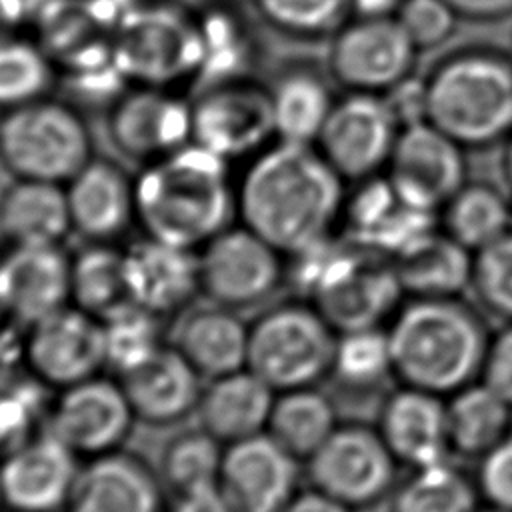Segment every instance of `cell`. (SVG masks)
<instances>
[{"label": "cell", "instance_id": "16", "mask_svg": "<svg viewBox=\"0 0 512 512\" xmlns=\"http://www.w3.org/2000/svg\"><path fill=\"white\" fill-rule=\"evenodd\" d=\"M300 464L262 432L224 446L216 486L232 512H282L298 492Z\"/></svg>", "mask_w": 512, "mask_h": 512}, {"label": "cell", "instance_id": "45", "mask_svg": "<svg viewBox=\"0 0 512 512\" xmlns=\"http://www.w3.org/2000/svg\"><path fill=\"white\" fill-rule=\"evenodd\" d=\"M480 380L512 406V322L490 336Z\"/></svg>", "mask_w": 512, "mask_h": 512}, {"label": "cell", "instance_id": "30", "mask_svg": "<svg viewBox=\"0 0 512 512\" xmlns=\"http://www.w3.org/2000/svg\"><path fill=\"white\" fill-rule=\"evenodd\" d=\"M70 304L104 322L132 306L124 248L116 242H86L70 260Z\"/></svg>", "mask_w": 512, "mask_h": 512}, {"label": "cell", "instance_id": "10", "mask_svg": "<svg viewBox=\"0 0 512 512\" xmlns=\"http://www.w3.org/2000/svg\"><path fill=\"white\" fill-rule=\"evenodd\" d=\"M418 48L396 18H350L332 36L330 78L346 92L386 94L412 76Z\"/></svg>", "mask_w": 512, "mask_h": 512}, {"label": "cell", "instance_id": "21", "mask_svg": "<svg viewBox=\"0 0 512 512\" xmlns=\"http://www.w3.org/2000/svg\"><path fill=\"white\" fill-rule=\"evenodd\" d=\"M70 260L62 246H8L0 258V306L32 324L70 304Z\"/></svg>", "mask_w": 512, "mask_h": 512}, {"label": "cell", "instance_id": "46", "mask_svg": "<svg viewBox=\"0 0 512 512\" xmlns=\"http://www.w3.org/2000/svg\"><path fill=\"white\" fill-rule=\"evenodd\" d=\"M166 512H232V508L214 484L176 494Z\"/></svg>", "mask_w": 512, "mask_h": 512}, {"label": "cell", "instance_id": "17", "mask_svg": "<svg viewBox=\"0 0 512 512\" xmlns=\"http://www.w3.org/2000/svg\"><path fill=\"white\" fill-rule=\"evenodd\" d=\"M356 184V190L344 198L340 218L350 242L394 258L434 230L436 212L404 200L386 172Z\"/></svg>", "mask_w": 512, "mask_h": 512}, {"label": "cell", "instance_id": "20", "mask_svg": "<svg viewBox=\"0 0 512 512\" xmlns=\"http://www.w3.org/2000/svg\"><path fill=\"white\" fill-rule=\"evenodd\" d=\"M72 232L84 242H116L136 224V188L118 162L92 156L66 184Z\"/></svg>", "mask_w": 512, "mask_h": 512}, {"label": "cell", "instance_id": "52", "mask_svg": "<svg viewBox=\"0 0 512 512\" xmlns=\"http://www.w3.org/2000/svg\"><path fill=\"white\" fill-rule=\"evenodd\" d=\"M476 512H504V510H498V508H490V506H484V508H478Z\"/></svg>", "mask_w": 512, "mask_h": 512}, {"label": "cell", "instance_id": "28", "mask_svg": "<svg viewBox=\"0 0 512 512\" xmlns=\"http://www.w3.org/2000/svg\"><path fill=\"white\" fill-rule=\"evenodd\" d=\"M72 232L64 184L12 178L0 192L6 246H62Z\"/></svg>", "mask_w": 512, "mask_h": 512}, {"label": "cell", "instance_id": "33", "mask_svg": "<svg viewBox=\"0 0 512 512\" xmlns=\"http://www.w3.org/2000/svg\"><path fill=\"white\" fill-rule=\"evenodd\" d=\"M338 410L318 386L276 392L266 434L302 464L338 428Z\"/></svg>", "mask_w": 512, "mask_h": 512}, {"label": "cell", "instance_id": "39", "mask_svg": "<svg viewBox=\"0 0 512 512\" xmlns=\"http://www.w3.org/2000/svg\"><path fill=\"white\" fill-rule=\"evenodd\" d=\"M258 18L294 40L330 38L352 18V0H252Z\"/></svg>", "mask_w": 512, "mask_h": 512}, {"label": "cell", "instance_id": "11", "mask_svg": "<svg viewBox=\"0 0 512 512\" xmlns=\"http://www.w3.org/2000/svg\"><path fill=\"white\" fill-rule=\"evenodd\" d=\"M400 128L384 94L346 92L314 146L344 182H360L386 172Z\"/></svg>", "mask_w": 512, "mask_h": 512}, {"label": "cell", "instance_id": "15", "mask_svg": "<svg viewBox=\"0 0 512 512\" xmlns=\"http://www.w3.org/2000/svg\"><path fill=\"white\" fill-rule=\"evenodd\" d=\"M464 146L428 120L400 128L386 174L410 204L440 212L468 182Z\"/></svg>", "mask_w": 512, "mask_h": 512}, {"label": "cell", "instance_id": "27", "mask_svg": "<svg viewBox=\"0 0 512 512\" xmlns=\"http://www.w3.org/2000/svg\"><path fill=\"white\" fill-rule=\"evenodd\" d=\"M328 70L310 62L284 64L268 82L276 140L314 144L336 104Z\"/></svg>", "mask_w": 512, "mask_h": 512}, {"label": "cell", "instance_id": "53", "mask_svg": "<svg viewBox=\"0 0 512 512\" xmlns=\"http://www.w3.org/2000/svg\"><path fill=\"white\" fill-rule=\"evenodd\" d=\"M0 512H22V510H14V508H6V506H2V508H0Z\"/></svg>", "mask_w": 512, "mask_h": 512}, {"label": "cell", "instance_id": "19", "mask_svg": "<svg viewBox=\"0 0 512 512\" xmlns=\"http://www.w3.org/2000/svg\"><path fill=\"white\" fill-rule=\"evenodd\" d=\"M164 490L158 470L122 448L82 460L62 512H166Z\"/></svg>", "mask_w": 512, "mask_h": 512}, {"label": "cell", "instance_id": "34", "mask_svg": "<svg viewBox=\"0 0 512 512\" xmlns=\"http://www.w3.org/2000/svg\"><path fill=\"white\" fill-rule=\"evenodd\" d=\"M442 232L472 254L512 230V198L488 182H466L440 210Z\"/></svg>", "mask_w": 512, "mask_h": 512}, {"label": "cell", "instance_id": "29", "mask_svg": "<svg viewBox=\"0 0 512 512\" xmlns=\"http://www.w3.org/2000/svg\"><path fill=\"white\" fill-rule=\"evenodd\" d=\"M474 254L444 232H428L394 256L402 292L410 296H458L472 280Z\"/></svg>", "mask_w": 512, "mask_h": 512}, {"label": "cell", "instance_id": "25", "mask_svg": "<svg viewBox=\"0 0 512 512\" xmlns=\"http://www.w3.org/2000/svg\"><path fill=\"white\" fill-rule=\"evenodd\" d=\"M276 390L250 368L210 378L196 406L198 426L224 446L266 432Z\"/></svg>", "mask_w": 512, "mask_h": 512}, {"label": "cell", "instance_id": "51", "mask_svg": "<svg viewBox=\"0 0 512 512\" xmlns=\"http://www.w3.org/2000/svg\"><path fill=\"white\" fill-rule=\"evenodd\" d=\"M502 172H504V180L508 184V194L512 198V136L508 138L504 156H502Z\"/></svg>", "mask_w": 512, "mask_h": 512}, {"label": "cell", "instance_id": "47", "mask_svg": "<svg viewBox=\"0 0 512 512\" xmlns=\"http://www.w3.org/2000/svg\"><path fill=\"white\" fill-rule=\"evenodd\" d=\"M458 18L494 22L512 14V0H444Z\"/></svg>", "mask_w": 512, "mask_h": 512}, {"label": "cell", "instance_id": "22", "mask_svg": "<svg viewBox=\"0 0 512 512\" xmlns=\"http://www.w3.org/2000/svg\"><path fill=\"white\" fill-rule=\"evenodd\" d=\"M124 256L128 290L136 306L170 318L182 314L200 294L196 250L142 234L124 248Z\"/></svg>", "mask_w": 512, "mask_h": 512}, {"label": "cell", "instance_id": "6", "mask_svg": "<svg viewBox=\"0 0 512 512\" xmlns=\"http://www.w3.org/2000/svg\"><path fill=\"white\" fill-rule=\"evenodd\" d=\"M336 336L312 302L274 304L250 322L246 368L276 392L318 386L330 376Z\"/></svg>", "mask_w": 512, "mask_h": 512}, {"label": "cell", "instance_id": "4", "mask_svg": "<svg viewBox=\"0 0 512 512\" xmlns=\"http://www.w3.org/2000/svg\"><path fill=\"white\" fill-rule=\"evenodd\" d=\"M426 120L464 148L512 136V58L492 48H464L424 78Z\"/></svg>", "mask_w": 512, "mask_h": 512}, {"label": "cell", "instance_id": "49", "mask_svg": "<svg viewBox=\"0 0 512 512\" xmlns=\"http://www.w3.org/2000/svg\"><path fill=\"white\" fill-rule=\"evenodd\" d=\"M18 364H22V338L14 336L8 316L0 314V388L14 380Z\"/></svg>", "mask_w": 512, "mask_h": 512}, {"label": "cell", "instance_id": "50", "mask_svg": "<svg viewBox=\"0 0 512 512\" xmlns=\"http://www.w3.org/2000/svg\"><path fill=\"white\" fill-rule=\"evenodd\" d=\"M404 0H352L354 18H394Z\"/></svg>", "mask_w": 512, "mask_h": 512}, {"label": "cell", "instance_id": "14", "mask_svg": "<svg viewBox=\"0 0 512 512\" xmlns=\"http://www.w3.org/2000/svg\"><path fill=\"white\" fill-rule=\"evenodd\" d=\"M22 364L36 382L52 390L102 374L106 368L102 322L68 304L28 324L22 336Z\"/></svg>", "mask_w": 512, "mask_h": 512}, {"label": "cell", "instance_id": "7", "mask_svg": "<svg viewBox=\"0 0 512 512\" xmlns=\"http://www.w3.org/2000/svg\"><path fill=\"white\" fill-rule=\"evenodd\" d=\"M304 464L310 486L358 512L388 498L400 466L378 428L364 422H340Z\"/></svg>", "mask_w": 512, "mask_h": 512}, {"label": "cell", "instance_id": "2", "mask_svg": "<svg viewBox=\"0 0 512 512\" xmlns=\"http://www.w3.org/2000/svg\"><path fill=\"white\" fill-rule=\"evenodd\" d=\"M230 162L190 142L140 166L136 224L144 236L198 250L236 218Z\"/></svg>", "mask_w": 512, "mask_h": 512}, {"label": "cell", "instance_id": "40", "mask_svg": "<svg viewBox=\"0 0 512 512\" xmlns=\"http://www.w3.org/2000/svg\"><path fill=\"white\" fill-rule=\"evenodd\" d=\"M162 320L136 304L106 318L102 322L106 368L120 376L160 350L166 344Z\"/></svg>", "mask_w": 512, "mask_h": 512}, {"label": "cell", "instance_id": "12", "mask_svg": "<svg viewBox=\"0 0 512 512\" xmlns=\"http://www.w3.org/2000/svg\"><path fill=\"white\" fill-rule=\"evenodd\" d=\"M136 422L120 380L98 374L56 390L44 430L88 460L122 450Z\"/></svg>", "mask_w": 512, "mask_h": 512}, {"label": "cell", "instance_id": "8", "mask_svg": "<svg viewBox=\"0 0 512 512\" xmlns=\"http://www.w3.org/2000/svg\"><path fill=\"white\" fill-rule=\"evenodd\" d=\"M274 140L268 84L254 76L204 84L192 96V142L226 162H246Z\"/></svg>", "mask_w": 512, "mask_h": 512}, {"label": "cell", "instance_id": "35", "mask_svg": "<svg viewBox=\"0 0 512 512\" xmlns=\"http://www.w3.org/2000/svg\"><path fill=\"white\" fill-rule=\"evenodd\" d=\"M388 512H476V482L448 460L410 468L388 494Z\"/></svg>", "mask_w": 512, "mask_h": 512}, {"label": "cell", "instance_id": "32", "mask_svg": "<svg viewBox=\"0 0 512 512\" xmlns=\"http://www.w3.org/2000/svg\"><path fill=\"white\" fill-rule=\"evenodd\" d=\"M452 454L482 458L512 430V406L482 380L446 396Z\"/></svg>", "mask_w": 512, "mask_h": 512}, {"label": "cell", "instance_id": "9", "mask_svg": "<svg viewBox=\"0 0 512 512\" xmlns=\"http://www.w3.org/2000/svg\"><path fill=\"white\" fill-rule=\"evenodd\" d=\"M196 256L200 294L232 310L266 302L286 278V256L240 222L210 238Z\"/></svg>", "mask_w": 512, "mask_h": 512}, {"label": "cell", "instance_id": "48", "mask_svg": "<svg viewBox=\"0 0 512 512\" xmlns=\"http://www.w3.org/2000/svg\"><path fill=\"white\" fill-rule=\"evenodd\" d=\"M282 512H358L344 502L332 498L330 494L308 486L298 488V492L292 496V500L286 504Z\"/></svg>", "mask_w": 512, "mask_h": 512}, {"label": "cell", "instance_id": "36", "mask_svg": "<svg viewBox=\"0 0 512 512\" xmlns=\"http://www.w3.org/2000/svg\"><path fill=\"white\" fill-rule=\"evenodd\" d=\"M388 376L394 378L386 328L360 326L338 332L328 378L348 392H368Z\"/></svg>", "mask_w": 512, "mask_h": 512}, {"label": "cell", "instance_id": "3", "mask_svg": "<svg viewBox=\"0 0 512 512\" xmlns=\"http://www.w3.org/2000/svg\"><path fill=\"white\" fill-rule=\"evenodd\" d=\"M386 332L400 384L446 398L480 380L490 336L458 296H410Z\"/></svg>", "mask_w": 512, "mask_h": 512}, {"label": "cell", "instance_id": "13", "mask_svg": "<svg viewBox=\"0 0 512 512\" xmlns=\"http://www.w3.org/2000/svg\"><path fill=\"white\" fill-rule=\"evenodd\" d=\"M106 130L124 158L144 166L192 142V98L136 82L110 102Z\"/></svg>", "mask_w": 512, "mask_h": 512}, {"label": "cell", "instance_id": "5", "mask_svg": "<svg viewBox=\"0 0 512 512\" xmlns=\"http://www.w3.org/2000/svg\"><path fill=\"white\" fill-rule=\"evenodd\" d=\"M92 156L86 118L60 98L0 112V164L12 178L66 184Z\"/></svg>", "mask_w": 512, "mask_h": 512}, {"label": "cell", "instance_id": "26", "mask_svg": "<svg viewBox=\"0 0 512 512\" xmlns=\"http://www.w3.org/2000/svg\"><path fill=\"white\" fill-rule=\"evenodd\" d=\"M248 334L250 324L238 316V310L208 302L178 316L170 344L210 380L246 368Z\"/></svg>", "mask_w": 512, "mask_h": 512}, {"label": "cell", "instance_id": "42", "mask_svg": "<svg viewBox=\"0 0 512 512\" xmlns=\"http://www.w3.org/2000/svg\"><path fill=\"white\" fill-rule=\"evenodd\" d=\"M470 286L488 312L512 322V230L474 252Z\"/></svg>", "mask_w": 512, "mask_h": 512}, {"label": "cell", "instance_id": "43", "mask_svg": "<svg viewBox=\"0 0 512 512\" xmlns=\"http://www.w3.org/2000/svg\"><path fill=\"white\" fill-rule=\"evenodd\" d=\"M394 18L418 52L444 44L458 22V14L444 0H404Z\"/></svg>", "mask_w": 512, "mask_h": 512}, {"label": "cell", "instance_id": "44", "mask_svg": "<svg viewBox=\"0 0 512 512\" xmlns=\"http://www.w3.org/2000/svg\"><path fill=\"white\" fill-rule=\"evenodd\" d=\"M474 482L484 506L512 512V430L480 458Z\"/></svg>", "mask_w": 512, "mask_h": 512}, {"label": "cell", "instance_id": "18", "mask_svg": "<svg viewBox=\"0 0 512 512\" xmlns=\"http://www.w3.org/2000/svg\"><path fill=\"white\" fill-rule=\"evenodd\" d=\"M82 460L50 432L0 460V490L6 508L22 512H62Z\"/></svg>", "mask_w": 512, "mask_h": 512}, {"label": "cell", "instance_id": "31", "mask_svg": "<svg viewBox=\"0 0 512 512\" xmlns=\"http://www.w3.org/2000/svg\"><path fill=\"white\" fill-rule=\"evenodd\" d=\"M198 74L204 84L252 76L256 40L244 18L218 2L196 16Z\"/></svg>", "mask_w": 512, "mask_h": 512}, {"label": "cell", "instance_id": "23", "mask_svg": "<svg viewBox=\"0 0 512 512\" xmlns=\"http://www.w3.org/2000/svg\"><path fill=\"white\" fill-rule=\"evenodd\" d=\"M400 466L420 468L448 460L446 398L400 384L380 406L374 424Z\"/></svg>", "mask_w": 512, "mask_h": 512}, {"label": "cell", "instance_id": "37", "mask_svg": "<svg viewBox=\"0 0 512 512\" xmlns=\"http://www.w3.org/2000/svg\"><path fill=\"white\" fill-rule=\"evenodd\" d=\"M58 72L40 44L20 36L0 38V112L52 96Z\"/></svg>", "mask_w": 512, "mask_h": 512}, {"label": "cell", "instance_id": "54", "mask_svg": "<svg viewBox=\"0 0 512 512\" xmlns=\"http://www.w3.org/2000/svg\"><path fill=\"white\" fill-rule=\"evenodd\" d=\"M4 506V502H2V490H0V508Z\"/></svg>", "mask_w": 512, "mask_h": 512}, {"label": "cell", "instance_id": "24", "mask_svg": "<svg viewBox=\"0 0 512 512\" xmlns=\"http://www.w3.org/2000/svg\"><path fill=\"white\" fill-rule=\"evenodd\" d=\"M138 422L172 426L196 414L202 376L166 342L150 358L116 376Z\"/></svg>", "mask_w": 512, "mask_h": 512}, {"label": "cell", "instance_id": "38", "mask_svg": "<svg viewBox=\"0 0 512 512\" xmlns=\"http://www.w3.org/2000/svg\"><path fill=\"white\" fill-rule=\"evenodd\" d=\"M224 444L204 428L174 434L162 448L158 474L162 484L176 494L218 482Z\"/></svg>", "mask_w": 512, "mask_h": 512}, {"label": "cell", "instance_id": "41", "mask_svg": "<svg viewBox=\"0 0 512 512\" xmlns=\"http://www.w3.org/2000/svg\"><path fill=\"white\" fill-rule=\"evenodd\" d=\"M48 402L44 386L34 378L0 388V460L44 430Z\"/></svg>", "mask_w": 512, "mask_h": 512}, {"label": "cell", "instance_id": "1", "mask_svg": "<svg viewBox=\"0 0 512 512\" xmlns=\"http://www.w3.org/2000/svg\"><path fill=\"white\" fill-rule=\"evenodd\" d=\"M344 184L314 144L274 140L244 162L236 218L288 258L332 236Z\"/></svg>", "mask_w": 512, "mask_h": 512}]
</instances>
